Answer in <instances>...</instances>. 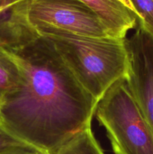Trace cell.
I'll list each match as a JSON object with an SVG mask.
<instances>
[{"mask_svg": "<svg viewBox=\"0 0 153 154\" xmlns=\"http://www.w3.org/2000/svg\"><path fill=\"white\" fill-rule=\"evenodd\" d=\"M52 154H105L94 138L91 126L74 135Z\"/></svg>", "mask_w": 153, "mask_h": 154, "instance_id": "cell-9", "label": "cell"}, {"mask_svg": "<svg viewBox=\"0 0 153 154\" xmlns=\"http://www.w3.org/2000/svg\"><path fill=\"white\" fill-rule=\"evenodd\" d=\"M124 44L129 63L126 83L153 132V35L138 24Z\"/></svg>", "mask_w": 153, "mask_h": 154, "instance_id": "cell-5", "label": "cell"}, {"mask_svg": "<svg viewBox=\"0 0 153 154\" xmlns=\"http://www.w3.org/2000/svg\"><path fill=\"white\" fill-rule=\"evenodd\" d=\"M139 16L138 24L153 35V0H131Z\"/></svg>", "mask_w": 153, "mask_h": 154, "instance_id": "cell-10", "label": "cell"}, {"mask_svg": "<svg viewBox=\"0 0 153 154\" xmlns=\"http://www.w3.org/2000/svg\"><path fill=\"white\" fill-rule=\"evenodd\" d=\"M17 88L0 108L4 128L44 154H52L91 126L98 102L77 81L53 43L39 35L15 50Z\"/></svg>", "mask_w": 153, "mask_h": 154, "instance_id": "cell-1", "label": "cell"}, {"mask_svg": "<svg viewBox=\"0 0 153 154\" xmlns=\"http://www.w3.org/2000/svg\"><path fill=\"white\" fill-rule=\"evenodd\" d=\"M34 28L50 26L91 37H110L97 14L81 0H27Z\"/></svg>", "mask_w": 153, "mask_h": 154, "instance_id": "cell-4", "label": "cell"}, {"mask_svg": "<svg viewBox=\"0 0 153 154\" xmlns=\"http://www.w3.org/2000/svg\"><path fill=\"white\" fill-rule=\"evenodd\" d=\"M100 17L110 37L124 39L138 26L139 16L131 0H81Z\"/></svg>", "mask_w": 153, "mask_h": 154, "instance_id": "cell-6", "label": "cell"}, {"mask_svg": "<svg viewBox=\"0 0 153 154\" xmlns=\"http://www.w3.org/2000/svg\"><path fill=\"white\" fill-rule=\"evenodd\" d=\"M115 154H153V132L128 87L125 79L111 86L94 113Z\"/></svg>", "mask_w": 153, "mask_h": 154, "instance_id": "cell-3", "label": "cell"}, {"mask_svg": "<svg viewBox=\"0 0 153 154\" xmlns=\"http://www.w3.org/2000/svg\"><path fill=\"white\" fill-rule=\"evenodd\" d=\"M39 36L27 16V0L0 14V46L8 51L26 45Z\"/></svg>", "mask_w": 153, "mask_h": 154, "instance_id": "cell-7", "label": "cell"}, {"mask_svg": "<svg viewBox=\"0 0 153 154\" xmlns=\"http://www.w3.org/2000/svg\"><path fill=\"white\" fill-rule=\"evenodd\" d=\"M0 154H44L36 149L30 147H14L1 152Z\"/></svg>", "mask_w": 153, "mask_h": 154, "instance_id": "cell-12", "label": "cell"}, {"mask_svg": "<svg viewBox=\"0 0 153 154\" xmlns=\"http://www.w3.org/2000/svg\"><path fill=\"white\" fill-rule=\"evenodd\" d=\"M30 147L8 132L0 117V153L14 147ZM33 148V147H32Z\"/></svg>", "mask_w": 153, "mask_h": 154, "instance_id": "cell-11", "label": "cell"}, {"mask_svg": "<svg viewBox=\"0 0 153 154\" xmlns=\"http://www.w3.org/2000/svg\"><path fill=\"white\" fill-rule=\"evenodd\" d=\"M35 29L53 43L77 81L98 102L111 86L127 78L124 39L82 35L50 26Z\"/></svg>", "mask_w": 153, "mask_h": 154, "instance_id": "cell-2", "label": "cell"}, {"mask_svg": "<svg viewBox=\"0 0 153 154\" xmlns=\"http://www.w3.org/2000/svg\"><path fill=\"white\" fill-rule=\"evenodd\" d=\"M21 70L16 57L0 46V108L19 86Z\"/></svg>", "mask_w": 153, "mask_h": 154, "instance_id": "cell-8", "label": "cell"}, {"mask_svg": "<svg viewBox=\"0 0 153 154\" xmlns=\"http://www.w3.org/2000/svg\"><path fill=\"white\" fill-rule=\"evenodd\" d=\"M26 0H0V14L7 12L16 5Z\"/></svg>", "mask_w": 153, "mask_h": 154, "instance_id": "cell-13", "label": "cell"}]
</instances>
